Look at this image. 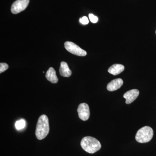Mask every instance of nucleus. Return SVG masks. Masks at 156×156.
Instances as JSON below:
<instances>
[{"mask_svg":"<svg viewBox=\"0 0 156 156\" xmlns=\"http://www.w3.org/2000/svg\"><path fill=\"white\" fill-rule=\"evenodd\" d=\"M50 131L49 119L45 115H42L39 117L36 129L35 134L39 140L45 138Z\"/></svg>","mask_w":156,"mask_h":156,"instance_id":"1","label":"nucleus"},{"mask_svg":"<svg viewBox=\"0 0 156 156\" xmlns=\"http://www.w3.org/2000/svg\"><path fill=\"white\" fill-rule=\"evenodd\" d=\"M81 146L84 151L89 154H94L100 149V142L94 137L87 136L83 137L81 141Z\"/></svg>","mask_w":156,"mask_h":156,"instance_id":"2","label":"nucleus"},{"mask_svg":"<svg viewBox=\"0 0 156 156\" xmlns=\"http://www.w3.org/2000/svg\"><path fill=\"white\" fill-rule=\"evenodd\" d=\"M154 131L149 126H146L140 128L136 132L135 139L140 143H145L149 142L152 138Z\"/></svg>","mask_w":156,"mask_h":156,"instance_id":"3","label":"nucleus"},{"mask_svg":"<svg viewBox=\"0 0 156 156\" xmlns=\"http://www.w3.org/2000/svg\"><path fill=\"white\" fill-rule=\"evenodd\" d=\"M65 48L68 52L76 56H86L87 53L80 47L72 42L67 41L64 44Z\"/></svg>","mask_w":156,"mask_h":156,"instance_id":"4","label":"nucleus"},{"mask_svg":"<svg viewBox=\"0 0 156 156\" xmlns=\"http://www.w3.org/2000/svg\"><path fill=\"white\" fill-rule=\"evenodd\" d=\"M30 0H17L13 4L11 11L13 14H17L24 11L28 5Z\"/></svg>","mask_w":156,"mask_h":156,"instance_id":"5","label":"nucleus"},{"mask_svg":"<svg viewBox=\"0 0 156 156\" xmlns=\"http://www.w3.org/2000/svg\"><path fill=\"white\" fill-rule=\"evenodd\" d=\"M78 115L80 119L83 121L89 119L90 116V110L89 105L87 103H81L77 109Z\"/></svg>","mask_w":156,"mask_h":156,"instance_id":"6","label":"nucleus"},{"mask_svg":"<svg viewBox=\"0 0 156 156\" xmlns=\"http://www.w3.org/2000/svg\"><path fill=\"white\" fill-rule=\"evenodd\" d=\"M139 95V91L137 89H134L126 92L123 97L126 98V103L129 104L133 102Z\"/></svg>","mask_w":156,"mask_h":156,"instance_id":"7","label":"nucleus"},{"mask_svg":"<svg viewBox=\"0 0 156 156\" xmlns=\"http://www.w3.org/2000/svg\"><path fill=\"white\" fill-rule=\"evenodd\" d=\"M123 84V81L122 79H120V78L115 79L108 84L107 89L108 91H111V92L115 91V90L120 89L122 86Z\"/></svg>","mask_w":156,"mask_h":156,"instance_id":"8","label":"nucleus"},{"mask_svg":"<svg viewBox=\"0 0 156 156\" xmlns=\"http://www.w3.org/2000/svg\"><path fill=\"white\" fill-rule=\"evenodd\" d=\"M59 73L60 75L64 77H69L71 76L72 72L66 62H62L59 68Z\"/></svg>","mask_w":156,"mask_h":156,"instance_id":"9","label":"nucleus"},{"mask_svg":"<svg viewBox=\"0 0 156 156\" xmlns=\"http://www.w3.org/2000/svg\"><path fill=\"white\" fill-rule=\"evenodd\" d=\"M46 77L52 83H56L58 82V79L56 76V71L53 68L50 67L49 69L46 73Z\"/></svg>","mask_w":156,"mask_h":156,"instance_id":"10","label":"nucleus"},{"mask_svg":"<svg viewBox=\"0 0 156 156\" xmlns=\"http://www.w3.org/2000/svg\"><path fill=\"white\" fill-rule=\"evenodd\" d=\"M124 69L125 67L122 65L115 64L113 65L108 69V72L111 74L116 76L122 72Z\"/></svg>","mask_w":156,"mask_h":156,"instance_id":"11","label":"nucleus"},{"mask_svg":"<svg viewBox=\"0 0 156 156\" xmlns=\"http://www.w3.org/2000/svg\"><path fill=\"white\" fill-rule=\"evenodd\" d=\"M26 122L25 120L21 119L17 121L15 123V127L17 130H19L22 129L25 127Z\"/></svg>","mask_w":156,"mask_h":156,"instance_id":"12","label":"nucleus"},{"mask_svg":"<svg viewBox=\"0 0 156 156\" xmlns=\"http://www.w3.org/2000/svg\"><path fill=\"white\" fill-rule=\"evenodd\" d=\"M9 67V65H8L7 63H0V73H2L4 72H5L6 70L8 69Z\"/></svg>","mask_w":156,"mask_h":156,"instance_id":"13","label":"nucleus"},{"mask_svg":"<svg viewBox=\"0 0 156 156\" xmlns=\"http://www.w3.org/2000/svg\"><path fill=\"white\" fill-rule=\"evenodd\" d=\"M89 17L90 21H91V22L93 23H96L98 21V17L93 15V14H89Z\"/></svg>","mask_w":156,"mask_h":156,"instance_id":"14","label":"nucleus"},{"mask_svg":"<svg viewBox=\"0 0 156 156\" xmlns=\"http://www.w3.org/2000/svg\"><path fill=\"white\" fill-rule=\"evenodd\" d=\"M80 22L82 24H84V25H87V24L89 23V20L88 17H86V16H84L82 18H80Z\"/></svg>","mask_w":156,"mask_h":156,"instance_id":"15","label":"nucleus"},{"mask_svg":"<svg viewBox=\"0 0 156 156\" xmlns=\"http://www.w3.org/2000/svg\"></svg>","mask_w":156,"mask_h":156,"instance_id":"16","label":"nucleus"}]
</instances>
